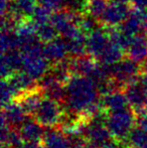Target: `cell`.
I'll list each match as a JSON object with an SVG mask.
<instances>
[{
    "label": "cell",
    "mask_w": 147,
    "mask_h": 148,
    "mask_svg": "<svg viewBox=\"0 0 147 148\" xmlns=\"http://www.w3.org/2000/svg\"><path fill=\"white\" fill-rule=\"evenodd\" d=\"M66 100L63 104L66 111L82 114L91 105L100 102L97 85L90 78L74 75L66 85Z\"/></svg>",
    "instance_id": "6da1fadb"
},
{
    "label": "cell",
    "mask_w": 147,
    "mask_h": 148,
    "mask_svg": "<svg viewBox=\"0 0 147 148\" xmlns=\"http://www.w3.org/2000/svg\"><path fill=\"white\" fill-rule=\"evenodd\" d=\"M22 57V71L38 80L51 69V64L45 58L41 41L38 40L20 49Z\"/></svg>",
    "instance_id": "7a4b0ae2"
},
{
    "label": "cell",
    "mask_w": 147,
    "mask_h": 148,
    "mask_svg": "<svg viewBox=\"0 0 147 148\" xmlns=\"http://www.w3.org/2000/svg\"><path fill=\"white\" fill-rule=\"evenodd\" d=\"M136 117L132 108L109 113L106 125L114 140L126 143L131 130L136 126Z\"/></svg>",
    "instance_id": "3957f363"
},
{
    "label": "cell",
    "mask_w": 147,
    "mask_h": 148,
    "mask_svg": "<svg viewBox=\"0 0 147 148\" xmlns=\"http://www.w3.org/2000/svg\"><path fill=\"white\" fill-rule=\"evenodd\" d=\"M141 72V64L129 58L122 59L120 62L111 64L112 78L123 87V90L127 85L139 80Z\"/></svg>",
    "instance_id": "277c9868"
},
{
    "label": "cell",
    "mask_w": 147,
    "mask_h": 148,
    "mask_svg": "<svg viewBox=\"0 0 147 148\" xmlns=\"http://www.w3.org/2000/svg\"><path fill=\"white\" fill-rule=\"evenodd\" d=\"M64 113L65 108L61 103L44 96L34 118L44 127H55L59 125Z\"/></svg>",
    "instance_id": "5b68a950"
},
{
    "label": "cell",
    "mask_w": 147,
    "mask_h": 148,
    "mask_svg": "<svg viewBox=\"0 0 147 148\" xmlns=\"http://www.w3.org/2000/svg\"><path fill=\"white\" fill-rule=\"evenodd\" d=\"M123 92L129 102L130 108H132V110L135 112L136 116L146 112L145 102L147 99V88L140 81V79L127 85Z\"/></svg>",
    "instance_id": "8992f818"
},
{
    "label": "cell",
    "mask_w": 147,
    "mask_h": 148,
    "mask_svg": "<svg viewBox=\"0 0 147 148\" xmlns=\"http://www.w3.org/2000/svg\"><path fill=\"white\" fill-rule=\"evenodd\" d=\"M128 3H121V2H110L107 7L104 15L100 20V23L105 27L111 26H119L129 15L130 8L127 5Z\"/></svg>",
    "instance_id": "52a82bcc"
},
{
    "label": "cell",
    "mask_w": 147,
    "mask_h": 148,
    "mask_svg": "<svg viewBox=\"0 0 147 148\" xmlns=\"http://www.w3.org/2000/svg\"><path fill=\"white\" fill-rule=\"evenodd\" d=\"M110 42L111 40L107 30L98 28L90 33L87 37V53L98 60Z\"/></svg>",
    "instance_id": "ba28073f"
},
{
    "label": "cell",
    "mask_w": 147,
    "mask_h": 148,
    "mask_svg": "<svg viewBox=\"0 0 147 148\" xmlns=\"http://www.w3.org/2000/svg\"><path fill=\"white\" fill-rule=\"evenodd\" d=\"M28 115L17 102H12L2 107L1 124H6L13 129H18L27 119Z\"/></svg>",
    "instance_id": "9c48e42d"
},
{
    "label": "cell",
    "mask_w": 147,
    "mask_h": 148,
    "mask_svg": "<svg viewBox=\"0 0 147 148\" xmlns=\"http://www.w3.org/2000/svg\"><path fill=\"white\" fill-rule=\"evenodd\" d=\"M127 58L134 62L143 64L147 60V35L145 32H140L131 37L129 45L126 49Z\"/></svg>",
    "instance_id": "30bf717a"
},
{
    "label": "cell",
    "mask_w": 147,
    "mask_h": 148,
    "mask_svg": "<svg viewBox=\"0 0 147 148\" xmlns=\"http://www.w3.org/2000/svg\"><path fill=\"white\" fill-rule=\"evenodd\" d=\"M43 98H44V94L39 87L32 91L22 93L14 102H17L28 116L34 117V115L36 113L37 109L40 106Z\"/></svg>",
    "instance_id": "8fae6325"
},
{
    "label": "cell",
    "mask_w": 147,
    "mask_h": 148,
    "mask_svg": "<svg viewBox=\"0 0 147 148\" xmlns=\"http://www.w3.org/2000/svg\"><path fill=\"white\" fill-rule=\"evenodd\" d=\"M17 130L24 142H41L44 134V126L31 116H28Z\"/></svg>",
    "instance_id": "7c38bea8"
},
{
    "label": "cell",
    "mask_w": 147,
    "mask_h": 148,
    "mask_svg": "<svg viewBox=\"0 0 147 148\" xmlns=\"http://www.w3.org/2000/svg\"><path fill=\"white\" fill-rule=\"evenodd\" d=\"M22 71V57L20 51L3 53L1 57L2 79H9L15 73Z\"/></svg>",
    "instance_id": "4fadbf2b"
},
{
    "label": "cell",
    "mask_w": 147,
    "mask_h": 148,
    "mask_svg": "<svg viewBox=\"0 0 147 148\" xmlns=\"http://www.w3.org/2000/svg\"><path fill=\"white\" fill-rule=\"evenodd\" d=\"M145 10L133 7L125 20L120 24V28L125 34L134 36L135 34L143 32V17Z\"/></svg>",
    "instance_id": "5bb4252c"
},
{
    "label": "cell",
    "mask_w": 147,
    "mask_h": 148,
    "mask_svg": "<svg viewBox=\"0 0 147 148\" xmlns=\"http://www.w3.org/2000/svg\"><path fill=\"white\" fill-rule=\"evenodd\" d=\"M43 53L51 64L69 58L67 40L65 38L57 37L53 40L46 42L43 47Z\"/></svg>",
    "instance_id": "9a60e30c"
},
{
    "label": "cell",
    "mask_w": 147,
    "mask_h": 148,
    "mask_svg": "<svg viewBox=\"0 0 147 148\" xmlns=\"http://www.w3.org/2000/svg\"><path fill=\"white\" fill-rule=\"evenodd\" d=\"M71 58V57H70ZM99 62L89 53H85L80 57L71 58V69L74 75L85 76L91 78L96 71Z\"/></svg>",
    "instance_id": "2e32d148"
},
{
    "label": "cell",
    "mask_w": 147,
    "mask_h": 148,
    "mask_svg": "<svg viewBox=\"0 0 147 148\" xmlns=\"http://www.w3.org/2000/svg\"><path fill=\"white\" fill-rule=\"evenodd\" d=\"M41 144L43 148H70L66 134L59 127H44Z\"/></svg>",
    "instance_id": "e0dca14e"
},
{
    "label": "cell",
    "mask_w": 147,
    "mask_h": 148,
    "mask_svg": "<svg viewBox=\"0 0 147 148\" xmlns=\"http://www.w3.org/2000/svg\"><path fill=\"white\" fill-rule=\"evenodd\" d=\"M100 102L102 107L109 113L128 109L130 106L123 91H117L109 95L101 96Z\"/></svg>",
    "instance_id": "ac0fdd59"
},
{
    "label": "cell",
    "mask_w": 147,
    "mask_h": 148,
    "mask_svg": "<svg viewBox=\"0 0 147 148\" xmlns=\"http://www.w3.org/2000/svg\"><path fill=\"white\" fill-rule=\"evenodd\" d=\"M7 80L15 87L16 90L20 93V95L24 92L32 91L34 89L39 88L38 81L24 71H22V72L19 71V72L15 73Z\"/></svg>",
    "instance_id": "d6986e66"
},
{
    "label": "cell",
    "mask_w": 147,
    "mask_h": 148,
    "mask_svg": "<svg viewBox=\"0 0 147 148\" xmlns=\"http://www.w3.org/2000/svg\"><path fill=\"white\" fill-rule=\"evenodd\" d=\"M37 5L38 0H13L7 14H11L19 19L31 17Z\"/></svg>",
    "instance_id": "ffe728a7"
},
{
    "label": "cell",
    "mask_w": 147,
    "mask_h": 148,
    "mask_svg": "<svg viewBox=\"0 0 147 148\" xmlns=\"http://www.w3.org/2000/svg\"><path fill=\"white\" fill-rule=\"evenodd\" d=\"M109 4L110 0H86L83 12L93 16L100 21Z\"/></svg>",
    "instance_id": "44dd1931"
},
{
    "label": "cell",
    "mask_w": 147,
    "mask_h": 148,
    "mask_svg": "<svg viewBox=\"0 0 147 148\" xmlns=\"http://www.w3.org/2000/svg\"><path fill=\"white\" fill-rule=\"evenodd\" d=\"M69 56L71 58L80 57L86 53L87 51V38L85 37V33L75 36L73 38L66 39Z\"/></svg>",
    "instance_id": "7402d4cb"
},
{
    "label": "cell",
    "mask_w": 147,
    "mask_h": 148,
    "mask_svg": "<svg viewBox=\"0 0 147 148\" xmlns=\"http://www.w3.org/2000/svg\"><path fill=\"white\" fill-rule=\"evenodd\" d=\"M125 144L128 148H147V131L138 126L134 127Z\"/></svg>",
    "instance_id": "603a6c76"
},
{
    "label": "cell",
    "mask_w": 147,
    "mask_h": 148,
    "mask_svg": "<svg viewBox=\"0 0 147 148\" xmlns=\"http://www.w3.org/2000/svg\"><path fill=\"white\" fill-rule=\"evenodd\" d=\"M1 53L20 51V42L14 30H1Z\"/></svg>",
    "instance_id": "cb8c5ba5"
},
{
    "label": "cell",
    "mask_w": 147,
    "mask_h": 148,
    "mask_svg": "<svg viewBox=\"0 0 147 148\" xmlns=\"http://www.w3.org/2000/svg\"><path fill=\"white\" fill-rule=\"evenodd\" d=\"M20 96V93L15 87L7 80L2 79L1 83V105L2 107L14 102Z\"/></svg>",
    "instance_id": "d4e9b609"
},
{
    "label": "cell",
    "mask_w": 147,
    "mask_h": 148,
    "mask_svg": "<svg viewBox=\"0 0 147 148\" xmlns=\"http://www.w3.org/2000/svg\"><path fill=\"white\" fill-rule=\"evenodd\" d=\"M36 26V34L38 39L43 43L49 42V41L53 40L57 37V30L53 26V24L51 21L46 22V23L39 24Z\"/></svg>",
    "instance_id": "484cf974"
},
{
    "label": "cell",
    "mask_w": 147,
    "mask_h": 148,
    "mask_svg": "<svg viewBox=\"0 0 147 148\" xmlns=\"http://www.w3.org/2000/svg\"><path fill=\"white\" fill-rule=\"evenodd\" d=\"M78 25L85 34L89 35L94 30L98 29L99 25H102V24L100 23L98 19L83 12L78 20Z\"/></svg>",
    "instance_id": "4316f807"
},
{
    "label": "cell",
    "mask_w": 147,
    "mask_h": 148,
    "mask_svg": "<svg viewBox=\"0 0 147 148\" xmlns=\"http://www.w3.org/2000/svg\"><path fill=\"white\" fill-rule=\"evenodd\" d=\"M51 14H53V12L38 4L30 18H31V20L34 22L36 25H39V24L46 23V22L51 21Z\"/></svg>",
    "instance_id": "83f0119b"
},
{
    "label": "cell",
    "mask_w": 147,
    "mask_h": 148,
    "mask_svg": "<svg viewBox=\"0 0 147 148\" xmlns=\"http://www.w3.org/2000/svg\"><path fill=\"white\" fill-rule=\"evenodd\" d=\"M38 4L49 11L55 12L66 7V0H38Z\"/></svg>",
    "instance_id": "f1b7e54d"
},
{
    "label": "cell",
    "mask_w": 147,
    "mask_h": 148,
    "mask_svg": "<svg viewBox=\"0 0 147 148\" xmlns=\"http://www.w3.org/2000/svg\"><path fill=\"white\" fill-rule=\"evenodd\" d=\"M136 126L147 131V112L137 115V117H136Z\"/></svg>",
    "instance_id": "f546056e"
},
{
    "label": "cell",
    "mask_w": 147,
    "mask_h": 148,
    "mask_svg": "<svg viewBox=\"0 0 147 148\" xmlns=\"http://www.w3.org/2000/svg\"><path fill=\"white\" fill-rule=\"evenodd\" d=\"M100 148H128V146L125 144V143L113 140V141H111L110 143H108V144L104 145V146H102Z\"/></svg>",
    "instance_id": "4dcf8cb0"
},
{
    "label": "cell",
    "mask_w": 147,
    "mask_h": 148,
    "mask_svg": "<svg viewBox=\"0 0 147 148\" xmlns=\"http://www.w3.org/2000/svg\"><path fill=\"white\" fill-rule=\"evenodd\" d=\"M131 3L133 4L134 7L147 10V0H131Z\"/></svg>",
    "instance_id": "1f68e13d"
},
{
    "label": "cell",
    "mask_w": 147,
    "mask_h": 148,
    "mask_svg": "<svg viewBox=\"0 0 147 148\" xmlns=\"http://www.w3.org/2000/svg\"><path fill=\"white\" fill-rule=\"evenodd\" d=\"M21 148H43L41 142H25Z\"/></svg>",
    "instance_id": "d6a6232c"
},
{
    "label": "cell",
    "mask_w": 147,
    "mask_h": 148,
    "mask_svg": "<svg viewBox=\"0 0 147 148\" xmlns=\"http://www.w3.org/2000/svg\"><path fill=\"white\" fill-rule=\"evenodd\" d=\"M143 32L147 33V10H145L143 17Z\"/></svg>",
    "instance_id": "836d02e7"
},
{
    "label": "cell",
    "mask_w": 147,
    "mask_h": 148,
    "mask_svg": "<svg viewBox=\"0 0 147 148\" xmlns=\"http://www.w3.org/2000/svg\"><path fill=\"white\" fill-rule=\"evenodd\" d=\"M113 1L121 2V3H129V2H131V0H113Z\"/></svg>",
    "instance_id": "e575fe53"
},
{
    "label": "cell",
    "mask_w": 147,
    "mask_h": 148,
    "mask_svg": "<svg viewBox=\"0 0 147 148\" xmlns=\"http://www.w3.org/2000/svg\"><path fill=\"white\" fill-rule=\"evenodd\" d=\"M141 66H142V69H147V60L144 62L143 64H141Z\"/></svg>",
    "instance_id": "d590c367"
},
{
    "label": "cell",
    "mask_w": 147,
    "mask_h": 148,
    "mask_svg": "<svg viewBox=\"0 0 147 148\" xmlns=\"http://www.w3.org/2000/svg\"><path fill=\"white\" fill-rule=\"evenodd\" d=\"M1 148H10V147L7 146V145H5V144H2V147Z\"/></svg>",
    "instance_id": "8d00e7d4"
},
{
    "label": "cell",
    "mask_w": 147,
    "mask_h": 148,
    "mask_svg": "<svg viewBox=\"0 0 147 148\" xmlns=\"http://www.w3.org/2000/svg\"><path fill=\"white\" fill-rule=\"evenodd\" d=\"M145 110H146V112H147V99H146V102H145Z\"/></svg>",
    "instance_id": "74e56055"
},
{
    "label": "cell",
    "mask_w": 147,
    "mask_h": 148,
    "mask_svg": "<svg viewBox=\"0 0 147 148\" xmlns=\"http://www.w3.org/2000/svg\"><path fill=\"white\" fill-rule=\"evenodd\" d=\"M8 1H10V2H11V1H13V0H8Z\"/></svg>",
    "instance_id": "f35d334b"
}]
</instances>
